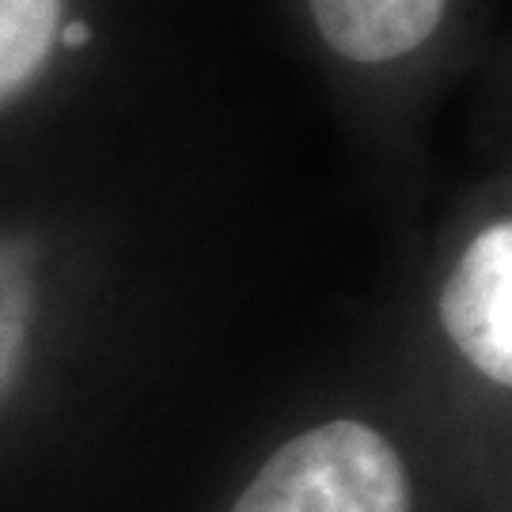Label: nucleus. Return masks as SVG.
Listing matches in <instances>:
<instances>
[{"label": "nucleus", "mask_w": 512, "mask_h": 512, "mask_svg": "<svg viewBox=\"0 0 512 512\" xmlns=\"http://www.w3.org/2000/svg\"><path fill=\"white\" fill-rule=\"evenodd\" d=\"M232 512H410V482L376 429L342 418L277 448Z\"/></svg>", "instance_id": "nucleus-1"}, {"label": "nucleus", "mask_w": 512, "mask_h": 512, "mask_svg": "<svg viewBox=\"0 0 512 512\" xmlns=\"http://www.w3.org/2000/svg\"><path fill=\"white\" fill-rule=\"evenodd\" d=\"M440 323L471 365L512 384V224L497 220L463 251L440 293Z\"/></svg>", "instance_id": "nucleus-2"}, {"label": "nucleus", "mask_w": 512, "mask_h": 512, "mask_svg": "<svg viewBox=\"0 0 512 512\" xmlns=\"http://www.w3.org/2000/svg\"><path fill=\"white\" fill-rule=\"evenodd\" d=\"M315 27L349 61H395L418 50L444 19L448 0H308Z\"/></svg>", "instance_id": "nucleus-3"}, {"label": "nucleus", "mask_w": 512, "mask_h": 512, "mask_svg": "<svg viewBox=\"0 0 512 512\" xmlns=\"http://www.w3.org/2000/svg\"><path fill=\"white\" fill-rule=\"evenodd\" d=\"M65 0H0V99L31 84L54 50Z\"/></svg>", "instance_id": "nucleus-4"}, {"label": "nucleus", "mask_w": 512, "mask_h": 512, "mask_svg": "<svg viewBox=\"0 0 512 512\" xmlns=\"http://www.w3.org/2000/svg\"><path fill=\"white\" fill-rule=\"evenodd\" d=\"M35 311V281H31V247L0 243V395L16 380L27 319Z\"/></svg>", "instance_id": "nucleus-5"}, {"label": "nucleus", "mask_w": 512, "mask_h": 512, "mask_svg": "<svg viewBox=\"0 0 512 512\" xmlns=\"http://www.w3.org/2000/svg\"><path fill=\"white\" fill-rule=\"evenodd\" d=\"M57 42H61V46H69V50H76V46H88V42H92V27H88L84 19L61 23V27H57Z\"/></svg>", "instance_id": "nucleus-6"}]
</instances>
